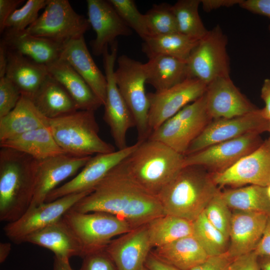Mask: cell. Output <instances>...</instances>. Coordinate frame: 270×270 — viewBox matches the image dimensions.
<instances>
[{"label":"cell","instance_id":"obj_27","mask_svg":"<svg viewBox=\"0 0 270 270\" xmlns=\"http://www.w3.org/2000/svg\"><path fill=\"white\" fill-rule=\"evenodd\" d=\"M46 67L49 74L65 88L79 110L95 112L103 105L86 81L67 62L60 58Z\"/></svg>","mask_w":270,"mask_h":270},{"label":"cell","instance_id":"obj_52","mask_svg":"<svg viewBox=\"0 0 270 270\" xmlns=\"http://www.w3.org/2000/svg\"><path fill=\"white\" fill-rule=\"evenodd\" d=\"M8 64V50L4 44L0 42V78L5 76Z\"/></svg>","mask_w":270,"mask_h":270},{"label":"cell","instance_id":"obj_55","mask_svg":"<svg viewBox=\"0 0 270 270\" xmlns=\"http://www.w3.org/2000/svg\"><path fill=\"white\" fill-rule=\"evenodd\" d=\"M260 270H270V256H258Z\"/></svg>","mask_w":270,"mask_h":270},{"label":"cell","instance_id":"obj_58","mask_svg":"<svg viewBox=\"0 0 270 270\" xmlns=\"http://www.w3.org/2000/svg\"><path fill=\"white\" fill-rule=\"evenodd\" d=\"M139 270H148L144 266H143Z\"/></svg>","mask_w":270,"mask_h":270},{"label":"cell","instance_id":"obj_6","mask_svg":"<svg viewBox=\"0 0 270 270\" xmlns=\"http://www.w3.org/2000/svg\"><path fill=\"white\" fill-rule=\"evenodd\" d=\"M114 76L118 90L134 118L138 141L148 140L151 134L148 124L149 102L145 91L144 64L122 54L117 58Z\"/></svg>","mask_w":270,"mask_h":270},{"label":"cell","instance_id":"obj_11","mask_svg":"<svg viewBox=\"0 0 270 270\" xmlns=\"http://www.w3.org/2000/svg\"><path fill=\"white\" fill-rule=\"evenodd\" d=\"M110 52L106 46L102 53L103 64L107 81L106 96L104 104V120L108 126L111 135L118 150L128 146L126 134L135 126L133 116L122 98L116 82L114 72L118 44L110 46Z\"/></svg>","mask_w":270,"mask_h":270},{"label":"cell","instance_id":"obj_46","mask_svg":"<svg viewBox=\"0 0 270 270\" xmlns=\"http://www.w3.org/2000/svg\"><path fill=\"white\" fill-rule=\"evenodd\" d=\"M238 6L254 14L270 18V0H242Z\"/></svg>","mask_w":270,"mask_h":270},{"label":"cell","instance_id":"obj_17","mask_svg":"<svg viewBox=\"0 0 270 270\" xmlns=\"http://www.w3.org/2000/svg\"><path fill=\"white\" fill-rule=\"evenodd\" d=\"M137 142L122 150L92 157L82 170L72 179L52 190L45 202H50L68 194L92 192L114 167L128 157L140 145Z\"/></svg>","mask_w":270,"mask_h":270},{"label":"cell","instance_id":"obj_39","mask_svg":"<svg viewBox=\"0 0 270 270\" xmlns=\"http://www.w3.org/2000/svg\"><path fill=\"white\" fill-rule=\"evenodd\" d=\"M47 3L48 0H28L8 18L4 24V32L6 29L26 30L37 20L39 11L45 8Z\"/></svg>","mask_w":270,"mask_h":270},{"label":"cell","instance_id":"obj_1","mask_svg":"<svg viewBox=\"0 0 270 270\" xmlns=\"http://www.w3.org/2000/svg\"><path fill=\"white\" fill-rule=\"evenodd\" d=\"M120 163L70 210L82 213L110 214L128 222L134 228L165 214L158 198L130 179Z\"/></svg>","mask_w":270,"mask_h":270},{"label":"cell","instance_id":"obj_26","mask_svg":"<svg viewBox=\"0 0 270 270\" xmlns=\"http://www.w3.org/2000/svg\"><path fill=\"white\" fill-rule=\"evenodd\" d=\"M8 50L6 76L18 88L21 95L32 100L48 75L46 66Z\"/></svg>","mask_w":270,"mask_h":270},{"label":"cell","instance_id":"obj_54","mask_svg":"<svg viewBox=\"0 0 270 270\" xmlns=\"http://www.w3.org/2000/svg\"><path fill=\"white\" fill-rule=\"evenodd\" d=\"M11 250V244L8 242L0 244V262H4Z\"/></svg>","mask_w":270,"mask_h":270},{"label":"cell","instance_id":"obj_37","mask_svg":"<svg viewBox=\"0 0 270 270\" xmlns=\"http://www.w3.org/2000/svg\"><path fill=\"white\" fill-rule=\"evenodd\" d=\"M193 236L208 256L226 253L229 240L207 219L204 212L193 222Z\"/></svg>","mask_w":270,"mask_h":270},{"label":"cell","instance_id":"obj_30","mask_svg":"<svg viewBox=\"0 0 270 270\" xmlns=\"http://www.w3.org/2000/svg\"><path fill=\"white\" fill-rule=\"evenodd\" d=\"M144 65L146 84L156 92L168 89L190 78L186 62L172 56H156Z\"/></svg>","mask_w":270,"mask_h":270},{"label":"cell","instance_id":"obj_42","mask_svg":"<svg viewBox=\"0 0 270 270\" xmlns=\"http://www.w3.org/2000/svg\"><path fill=\"white\" fill-rule=\"evenodd\" d=\"M21 93L16 86L8 78H0V118L12 111L16 106Z\"/></svg>","mask_w":270,"mask_h":270},{"label":"cell","instance_id":"obj_9","mask_svg":"<svg viewBox=\"0 0 270 270\" xmlns=\"http://www.w3.org/2000/svg\"><path fill=\"white\" fill-rule=\"evenodd\" d=\"M90 26L68 0H48L42 14L26 30L28 33L64 44L84 36Z\"/></svg>","mask_w":270,"mask_h":270},{"label":"cell","instance_id":"obj_56","mask_svg":"<svg viewBox=\"0 0 270 270\" xmlns=\"http://www.w3.org/2000/svg\"><path fill=\"white\" fill-rule=\"evenodd\" d=\"M266 192L267 195L270 200V184L268 185L267 186H266Z\"/></svg>","mask_w":270,"mask_h":270},{"label":"cell","instance_id":"obj_4","mask_svg":"<svg viewBox=\"0 0 270 270\" xmlns=\"http://www.w3.org/2000/svg\"><path fill=\"white\" fill-rule=\"evenodd\" d=\"M184 156L165 144L148 139L121 162L127 176L156 196L182 168Z\"/></svg>","mask_w":270,"mask_h":270},{"label":"cell","instance_id":"obj_50","mask_svg":"<svg viewBox=\"0 0 270 270\" xmlns=\"http://www.w3.org/2000/svg\"><path fill=\"white\" fill-rule=\"evenodd\" d=\"M242 0H200L203 10L209 12L222 7H230L239 5Z\"/></svg>","mask_w":270,"mask_h":270},{"label":"cell","instance_id":"obj_8","mask_svg":"<svg viewBox=\"0 0 270 270\" xmlns=\"http://www.w3.org/2000/svg\"><path fill=\"white\" fill-rule=\"evenodd\" d=\"M63 218L84 246V255L105 249L114 237L134 228L128 222L104 212L82 213L70 210Z\"/></svg>","mask_w":270,"mask_h":270},{"label":"cell","instance_id":"obj_13","mask_svg":"<svg viewBox=\"0 0 270 270\" xmlns=\"http://www.w3.org/2000/svg\"><path fill=\"white\" fill-rule=\"evenodd\" d=\"M90 192L68 194L28 208L18 219L8 222L4 226L6 236L15 243L24 242L28 236L62 218L76 204Z\"/></svg>","mask_w":270,"mask_h":270},{"label":"cell","instance_id":"obj_14","mask_svg":"<svg viewBox=\"0 0 270 270\" xmlns=\"http://www.w3.org/2000/svg\"><path fill=\"white\" fill-rule=\"evenodd\" d=\"M206 84L193 78L168 89L147 94L148 124L151 133L186 105L204 95Z\"/></svg>","mask_w":270,"mask_h":270},{"label":"cell","instance_id":"obj_33","mask_svg":"<svg viewBox=\"0 0 270 270\" xmlns=\"http://www.w3.org/2000/svg\"><path fill=\"white\" fill-rule=\"evenodd\" d=\"M200 40L180 33L149 37L142 45V51L148 58L167 56L187 62Z\"/></svg>","mask_w":270,"mask_h":270},{"label":"cell","instance_id":"obj_40","mask_svg":"<svg viewBox=\"0 0 270 270\" xmlns=\"http://www.w3.org/2000/svg\"><path fill=\"white\" fill-rule=\"evenodd\" d=\"M204 212L208 220L229 240L232 211L220 190L208 202Z\"/></svg>","mask_w":270,"mask_h":270},{"label":"cell","instance_id":"obj_48","mask_svg":"<svg viewBox=\"0 0 270 270\" xmlns=\"http://www.w3.org/2000/svg\"><path fill=\"white\" fill-rule=\"evenodd\" d=\"M254 252L258 256H270V213L263 235Z\"/></svg>","mask_w":270,"mask_h":270},{"label":"cell","instance_id":"obj_43","mask_svg":"<svg viewBox=\"0 0 270 270\" xmlns=\"http://www.w3.org/2000/svg\"><path fill=\"white\" fill-rule=\"evenodd\" d=\"M82 258L79 270H117L106 248L88 253Z\"/></svg>","mask_w":270,"mask_h":270},{"label":"cell","instance_id":"obj_25","mask_svg":"<svg viewBox=\"0 0 270 270\" xmlns=\"http://www.w3.org/2000/svg\"><path fill=\"white\" fill-rule=\"evenodd\" d=\"M60 59L67 62L82 78L104 106L106 96V77L95 64L84 37L71 40L64 44Z\"/></svg>","mask_w":270,"mask_h":270},{"label":"cell","instance_id":"obj_3","mask_svg":"<svg viewBox=\"0 0 270 270\" xmlns=\"http://www.w3.org/2000/svg\"><path fill=\"white\" fill-rule=\"evenodd\" d=\"M219 190L212 173L200 166H188L182 168L157 198L166 214L194 222Z\"/></svg>","mask_w":270,"mask_h":270},{"label":"cell","instance_id":"obj_19","mask_svg":"<svg viewBox=\"0 0 270 270\" xmlns=\"http://www.w3.org/2000/svg\"><path fill=\"white\" fill-rule=\"evenodd\" d=\"M205 96L207 110L212 120L239 116L258 109L230 76L218 78L207 84Z\"/></svg>","mask_w":270,"mask_h":270},{"label":"cell","instance_id":"obj_2","mask_svg":"<svg viewBox=\"0 0 270 270\" xmlns=\"http://www.w3.org/2000/svg\"><path fill=\"white\" fill-rule=\"evenodd\" d=\"M37 163V160L26 153L0 148V221H15L30 208L34 190Z\"/></svg>","mask_w":270,"mask_h":270},{"label":"cell","instance_id":"obj_36","mask_svg":"<svg viewBox=\"0 0 270 270\" xmlns=\"http://www.w3.org/2000/svg\"><path fill=\"white\" fill-rule=\"evenodd\" d=\"M200 0H180L172 5L179 33L200 40L208 33L198 13Z\"/></svg>","mask_w":270,"mask_h":270},{"label":"cell","instance_id":"obj_41","mask_svg":"<svg viewBox=\"0 0 270 270\" xmlns=\"http://www.w3.org/2000/svg\"><path fill=\"white\" fill-rule=\"evenodd\" d=\"M119 16L144 40L149 37L144 14L137 8L132 0H108Z\"/></svg>","mask_w":270,"mask_h":270},{"label":"cell","instance_id":"obj_22","mask_svg":"<svg viewBox=\"0 0 270 270\" xmlns=\"http://www.w3.org/2000/svg\"><path fill=\"white\" fill-rule=\"evenodd\" d=\"M268 214L232 210L228 254L232 258L253 252L264 230Z\"/></svg>","mask_w":270,"mask_h":270},{"label":"cell","instance_id":"obj_18","mask_svg":"<svg viewBox=\"0 0 270 270\" xmlns=\"http://www.w3.org/2000/svg\"><path fill=\"white\" fill-rule=\"evenodd\" d=\"M92 157L64 154L38 160L34 196L28 208L45 202L48 194L59 184L83 168Z\"/></svg>","mask_w":270,"mask_h":270},{"label":"cell","instance_id":"obj_51","mask_svg":"<svg viewBox=\"0 0 270 270\" xmlns=\"http://www.w3.org/2000/svg\"><path fill=\"white\" fill-rule=\"evenodd\" d=\"M260 97L264 102V107L261 109L263 116L268 120H270V78H266L263 82Z\"/></svg>","mask_w":270,"mask_h":270},{"label":"cell","instance_id":"obj_57","mask_svg":"<svg viewBox=\"0 0 270 270\" xmlns=\"http://www.w3.org/2000/svg\"><path fill=\"white\" fill-rule=\"evenodd\" d=\"M268 132L270 133L268 138L270 140V120L268 121Z\"/></svg>","mask_w":270,"mask_h":270},{"label":"cell","instance_id":"obj_45","mask_svg":"<svg viewBox=\"0 0 270 270\" xmlns=\"http://www.w3.org/2000/svg\"><path fill=\"white\" fill-rule=\"evenodd\" d=\"M228 270H260L258 256L253 251L237 256L233 258Z\"/></svg>","mask_w":270,"mask_h":270},{"label":"cell","instance_id":"obj_15","mask_svg":"<svg viewBox=\"0 0 270 270\" xmlns=\"http://www.w3.org/2000/svg\"><path fill=\"white\" fill-rule=\"evenodd\" d=\"M268 120L263 116L259 108L239 116L212 120L190 144L184 156L248 133L261 134L268 132Z\"/></svg>","mask_w":270,"mask_h":270},{"label":"cell","instance_id":"obj_34","mask_svg":"<svg viewBox=\"0 0 270 270\" xmlns=\"http://www.w3.org/2000/svg\"><path fill=\"white\" fill-rule=\"evenodd\" d=\"M147 228L152 247L154 248L192 236L194 232L193 222L166 214L148 223Z\"/></svg>","mask_w":270,"mask_h":270},{"label":"cell","instance_id":"obj_24","mask_svg":"<svg viewBox=\"0 0 270 270\" xmlns=\"http://www.w3.org/2000/svg\"><path fill=\"white\" fill-rule=\"evenodd\" d=\"M0 42L16 52L46 66L60 58L64 44L24 30L6 29Z\"/></svg>","mask_w":270,"mask_h":270},{"label":"cell","instance_id":"obj_31","mask_svg":"<svg viewBox=\"0 0 270 270\" xmlns=\"http://www.w3.org/2000/svg\"><path fill=\"white\" fill-rule=\"evenodd\" d=\"M151 252L180 270H190L208 256L193 235L156 248Z\"/></svg>","mask_w":270,"mask_h":270},{"label":"cell","instance_id":"obj_21","mask_svg":"<svg viewBox=\"0 0 270 270\" xmlns=\"http://www.w3.org/2000/svg\"><path fill=\"white\" fill-rule=\"evenodd\" d=\"M152 248L146 224L112 240L106 250L117 270H139Z\"/></svg>","mask_w":270,"mask_h":270},{"label":"cell","instance_id":"obj_20","mask_svg":"<svg viewBox=\"0 0 270 270\" xmlns=\"http://www.w3.org/2000/svg\"><path fill=\"white\" fill-rule=\"evenodd\" d=\"M86 2L88 19L96 33V38L90 42L94 55L102 54L104 48L116 41L118 36L132 34V30L108 0H87Z\"/></svg>","mask_w":270,"mask_h":270},{"label":"cell","instance_id":"obj_28","mask_svg":"<svg viewBox=\"0 0 270 270\" xmlns=\"http://www.w3.org/2000/svg\"><path fill=\"white\" fill-rule=\"evenodd\" d=\"M49 120L38 110L32 100L22 96L15 108L0 118V142L48 126Z\"/></svg>","mask_w":270,"mask_h":270},{"label":"cell","instance_id":"obj_7","mask_svg":"<svg viewBox=\"0 0 270 270\" xmlns=\"http://www.w3.org/2000/svg\"><path fill=\"white\" fill-rule=\"evenodd\" d=\"M212 120L204 94L164 122L148 139L161 142L185 156L190 144Z\"/></svg>","mask_w":270,"mask_h":270},{"label":"cell","instance_id":"obj_53","mask_svg":"<svg viewBox=\"0 0 270 270\" xmlns=\"http://www.w3.org/2000/svg\"><path fill=\"white\" fill-rule=\"evenodd\" d=\"M53 270H74L70 265V261H64L54 257Z\"/></svg>","mask_w":270,"mask_h":270},{"label":"cell","instance_id":"obj_23","mask_svg":"<svg viewBox=\"0 0 270 270\" xmlns=\"http://www.w3.org/2000/svg\"><path fill=\"white\" fill-rule=\"evenodd\" d=\"M24 242L47 248L54 257L64 261L75 256L82 258L85 254L84 246L63 217L28 236Z\"/></svg>","mask_w":270,"mask_h":270},{"label":"cell","instance_id":"obj_29","mask_svg":"<svg viewBox=\"0 0 270 270\" xmlns=\"http://www.w3.org/2000/svg\"><path fill=\"white\" fill-rule=\"evenodd\" d=\"M32 101L38 110L49 119L79 110L65 88L49 74Z\"/></svg>","mask_w":270,"mask_h":270},{"label":"cell","instance_id":"obj_5","mask_svg":"<svg viewBox=\"0 0 270 270\" xmlns=\"http://www.w3.org/2000/svg\"><path fill=\"white\" fill-rule=\"evenodd\" d=\"M49 128L56 142L68 154L90 156L116 150L99 136V126L94 111L78 110L50 119Z\"/></svg>","mask_w":270,"mask_h":270},{"label":"cell","instance_id":"obj_59","mask_svg":"<svg viewBox=\"0 0 270 270\" xmlns=\"http://www.w3.org/2000/svg\"><path fill=\"white\" fill-rule=\"evenodd\" d=\"M268 30L270 34V24L268 26Z\"/></svg>","mask_w":270,"mask_h":270},{"label":"cell","instance_id":"obj_35","mask_svg":"<svg viewBox=\"0 0 270 270\" xmlns=\"http://www.w3.org/2000/svg\"><path fill=\"white\" fill-rule=\"evenodd\" d=\"M222 196L232 210L270 213V200L266 187L248 185L227 189L221 192Z\"/></svg>","mask_w":270,"mask_h":270},{"label":"cell","instance_id":"obj_12","mask_svg":"<svg viewBox=\"0 0 270 270\" xmlns=\"http://www.w3.org/2000/svg\"><path fill=\"white\" fill-rule=\"evenodd\" d=\"M260 134L248 133L186 156L183 166H200L212 174L222 172L258 148L264 142Z\"/></svg>","mask_w":270,"mask_h":270},{"label":"cell","instance_id":"obj_47","mask_svg":"<svg viewBox=\"0 0 270 270\" xmlns=\"http://www.w3.org/2000/svg\"><path fill=\"white\" fill-rule=\"evenodd\" d=\"M24 0H0V31L4 32V24L10 14Z\"/></svg>","mask_w":270,"mask_h":270},{"label":"cell","instance_id":"obj_32","mask_svg":"<svg viewBox=\"0 0 270 270\" xmlns=\"http://www.w3.org/2000/svg\"><path fill=\"white\" fill-rule=\"evenodd\" d=\"M0 146L26 153L37 160L66 154L56 142L49 126L34 130L0 142Z\"/></svg>","mask_w":270,"mask_h":270},{"label":"cell","instance_id":"obj_38","mask_svg":"<svg viewBox=\"0 0 270 270\" xmlns=\"http://www.w3.org/2000/svg\"><path fill=\"white\" fill-rule=\"evenodd\" d=\"M144 16L149 37L179 32L172 5L154 4Z\"/></svg>","mask_w":270,"mask_h":270},{"label":"cell","instance_id":"obj_49","mask_svg":"<svg viewBox=\"0 0 270 270\" xmlns=\"http://www.w3.org/2000/svg\"><path fill=\"white\" fill-rule=\"evenodd\" d=\"M144 266L148 270H180L156 258L150 252Z\"/></svg>","mask_w":270,"mask_h":270},{"label":"cell","instance_id":"obj_16","mask_svg":"<svg viewBox=\"0 0 270 270\" xmlns=\"http://www.w3.org/2000/svg\"><path fill=\"white\" fill-rule=\"evenodd\" d=\"M212 174L218 188L246 185L267 186L270 184V140H264L256 150L228 169Z\"/></svg>","mask_w":270,"mask_h":270},{"label":"cell","instance_id":"obj_10","mask_svg":"<svg viewBox=\"0 0 270 270\" xmlns=\"http://www.w3.org/2000/svg\"><path fill=\"white\" fill-rule=\"evenodd\" d=\"M227 44L228 38L220 26L208 30L186 62L190 78H197L207 86L218 78L230 76Z\"/></svg>","mask_w":270,"mask_h":270},{"label":"cell","instance_id":"obj_44","mask_svg":"<svg viewBox=\"0 0 270 270\" xmlns=\"http://www.w3.org/2000/svg\"><path fill=\"white\" fill-rule=\"evenodd\" d=\"M232 260L227 253L208 256L190 270H228Z\"/></svg>","mask_w":270,"mask_h":270}]
</instances>
